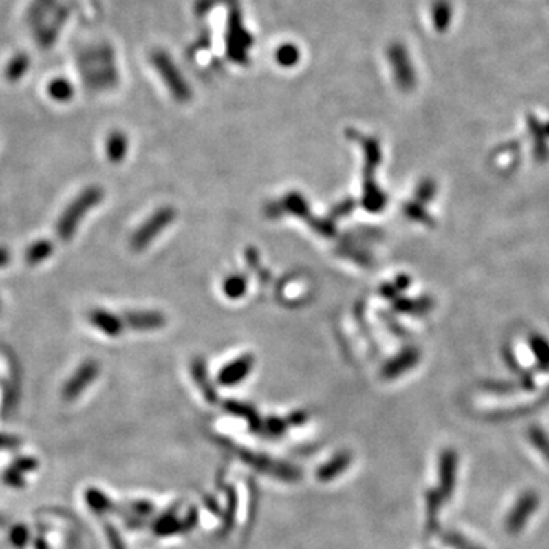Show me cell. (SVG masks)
Returning <instances> with one entry per match:
<instances>
[{
	"label": "cell",
	"instance_id": "cell-1",
	"mask_svg": "<svg viewBox=\"0 0 549 549\" xmlns=\"http://www.w3.org/2000/svg\"><path fill=\"white\" fill-rule=\"evenodd\" d=\"M69 14V6L60 0H34L28 14V23L34 30L35 41L41 47H51L58 39Z\"/></svg>",
	"mask_w": 549,
	"mask_h": 549
},
{
	"label": "cell",
	"instance_id": "cell-2",
	"mask_svg": "<svg viewBox=\"0 0 549 549\" xmlns=\"http://www.w3.org/2000/svg\"><path fill=\"white\" fill-rule=\"evenodd\" d=\"M80 70L84 83L95 90L114 87L118 83L114 51L109 46H95L84 51L80 58Z\"/></svg>",
	"mask_w": 549,
	"mask_h": 549
},
{
	"label": "cell",
	"instance_id": "cell-3",
	"mask_svg": "<svg viewBox=\"0 0 549 549\" xmlns=\"http://www.w3.org/2000/svg\"><path fill=\"white\" fill-rule=\"evenodd\" d=\"M103 199L104 191L100 186H89L76 195V199L69 203L57 223V235L60 240L69 241L76 234L83 217L87 215L96 205H100Z\"/></svg>",
	"mask_w": 549,
	"mask_h": 549
},
{
	"label": "cell",
	"instance_id": "cell-4",
	"mask_svg": "<svg viewBox=\"0 0 549 549\" xmlns=\"http://www.w3.org/2000/svg\"><path fill=\"white\" fill-rule=\"evenodd\" d=\"M150 61L153 67L156 69L158 75L165 83L166 89L171 92L173 96L177 101H188L191 98V89H189L185 76L182 75L179 67L175 66L174 60L162 49H156L151 52Z\"/></svg>",
	"mask_w": 549,
	"mask_h": 549
},
{
	"label": "cell",
	"instance_id": "cell-5",
	"mask_svg": "<svg viewBox=\"0 0 549 549\" xmlns=\"http://www.w3.org/2000/svg\"><path fill=\"white\" fill-rule=\"evenodd\" d=\"M173 217L174 213L173 209L170 208H165V209H160L158 213H154L149 220H147L142 226H140L136 232L135 235L131 237V249L133 250H142L145 249L147 246H149L154 238H156L162 230H164L170 222H173Z\"/></svg>",
	"mask_w": 549,
	"mask_h": 549
},
{
	"label": "cell",
	"instance_id": "cell-6",
	"mask_svg": "<svg viewBox=\"0 0 549 549\" xmlns=\"http://www.w3.org/2000/svg\"><path fill=\"white\" fill-rule=\"evenodd\" d=\"M386 60L392 67L394 78L401 89H411L413 84V67L405 45L392 43L386 49Z\"/></svg>",
	"mask_w": 549,
	"mask_h": 549
},
{
	"label": "cell",
	"instance_id": "cell-7",
	"mask_svg": "<svg viewBox=\"0 0 549 549\" xmlns=\"http://www.w3.org/2000/svg\"><path fill=\"white\" fill-rule=\"evenodd\" d=\"M240 456L243 458L244 461H248L249 466H252L253 469H257L259 471H264V473H272L277 477H279V480L298 481L299 477H301V471L297 467L287 466V464H283V462L272 461L270 458H266V456H261V455L248 453L246 450H241Z\"/></svg>",
	"mask_w": 549,
	"mask_h": 549
},
{
	"label": "cell",
	"instance_id": "cell-8",
	"mask_svg": "<svg viewBox=\"0 0 549 549\" xmlns=\"http://www.w3.org/2000/svg\"><path fill=\"white\" fill-rule=\"evenodd\" d=\"M100 374V365L95 360H86L80 365V368L75 371V374L69 378L65 386V397L67 400L76 398L80 394L89 388L94 383L96 376Z\"/></svg>",
	"mask_w": 549,
	"mask_h": 549
},
{
	"label": "cell",
	"instance_id": "cell-9",
	"mask_svg": "<svg viewBox=\"0 0 549 549\" xmlns=\"http://www.w3.org/2000/svg\"><path fill=\"white\" fill-rule=\"evenodd\" d=\"M89 321L96 330L110 337H116L122 333L124 319L104 308H95L89 313Z\"/></svg>",
	"mask_w": 549,
	"mask_h": 549
},
{
	"label": "cell",
	"instance_id": "cell-10",
	"mask_svg": "<svg viewBox=\"0 0 549 549\" xmlns=\"http://www.w3.org/2000/svg\"><path fill=\"white\" fill-rule=\"evenodd\" d=\"M124 321L130 328L140 330V332L162 327L165 322L164 316L154 312H129L125 314Z\"/></svg>",
	"mask_w": 549,
	"mask_h": 549
},
{
	"label": "cell",
	"instance_id": "cell-11",
	"mask_svg": "<svg viewBox=\"0 0 549 549\" xmlns=\"http://www.w3.org/2000/svg\"><path fill=\"white\" fill-rule=\"evenodd\" d=\"M349 464H351V455L348 452H341L337 453L332 461L323 464V466L316 471V476H318V480L322 482L333 481L349 467Z\"/></svg>",
	"mask_w": 549,
	"mask_h": 549
},
{
	"label": "cell",
	"instance_id": "cell-12",
	"mask_svg": "<svg viewBox=\"0 0 549 549\" xmlns=\"http://www.w3.org/2000/svg\"><path fill=\"white\" fill-rule=\"evenodd\" d=\"M127 150H129V140L122 131H111L105 140V154L111 164H119L122 162Z\"/></svg>",
	"mask_w": 549,
	"mask_h": 549
},
{
	"label": "cell",
	"instance_id": "cell-13",
	"mask_svg": "<svg viewBox=\"0 0 549 549\" xmlns=\"http://www.w3.org/2000/svg\"><path fill=\"white\" fill-rule=\"evenodd\" d=\"M455 471H456V456L453 452H447L441 458V482L442 493L447 497L453 491L455 485Z\"/></svg>",
	"mask_w": 549,
	"mask_h": 549
},
{
	"label": "cell",
	"instance_id": "cell-14",
	"mask_svg": "<svg viewBox=\"0 0 549 549\" xmlns=\"http://www.w3.org/2000/svg\"><path fill=\"white\" fill-rule=\"evenodd\" d=\"M47 95L55 103H69L75 95V87L66 78H55L47 84Z\"/></svg>",
	"mask_w": 549,
	"mask_h": 549
},
{
	"label": "cell",
	"instance_id": "cell-15",
	"mask_svg": "<svg viewBox=\"0 0 549 549\" xmlns=\"http://www.w3.org/2000/svg\"><path fill=\"white\" fill-rule=\"evenodd\" d=\"M534 506H536V497L534 496L530 495V496H524L522 499H520V502L517 504L515 513H511V516L508 519L510 530L517 531L519 528L522 526L524 520H526L528 516L531 515Z\"/></svg>",
	"mask_w": 549,
	"mask_h": 549
},
{
	"label": "cell",
	"instance_id": "cell-16",
	"mask_svg": "<svg viewBox=\"0 0 549 549\" xmlns=\"http://www.w3.org/2000/svg\"><path fill=\"white\" fill-rule=\"evenodd\" d=\"M30 57L26 54H17L8 61V65L5 67V76L6 80L11 83H16L19 80H22L26 75L28 69H30Z\"/></svg>",
	"mask_w": 549,
	"mask_h": 549
},
{
	"label": "cell",
	"instance_id": "cell-17",
	"mask_svg": "<svg viewBox=\"0 0 549 549\" xmlns=\"http://www.w3.org/2000/svg\"><path fill=\"white\" fill-rule=\"evenodd\" d=\"M252 362L249 358H240V360L230 365L229 368L224 369L220 374V382L223 385H234L238 383L243 377H246L250 369Z\"/></svg>",
	"mask_w": 549,
	"mask_h": 549
},
{
	"label": "cell",
	"instance_id": "cell-18",
	"mask_svg": "<svg viewBox=\"0 0 549 549\" xmlns=\"http://www.w3.org/2000/svg\"><path fill=\"white\" fill-rule=\"evenodd\" d=\"M54 246L47 240H39L32 243L26 250V261L30 264H40L52 255Z\"/></svg>",
	"mask_w": 549,
	"mask_h": 549
},
{
	"label": "cell",
	"instance_id": "cell-19",
	"mask_svg": "<svg viewBox=\"0 0 549 549\" xmlns=\"http://www.w3.org/2000/svg\"><path fill=\"white\" fill-rule=\"evenodd\" d=\"M274 58H277L278 65L284 66V67H292L299 61V49H298V46H294L292 43L281 45L277 49Z\"/></svg>",
	"mask_w": 549,
	"mask_h": 549
},
{
	"label": "cell",
	"instance_id": "cell-20",
	"mask_svg": "<svg viewBox=\"0 0 549 549\" xmlns=\"http://www.w3.org/2000/svg\"><path fill=\"white\" fill-rule=\"evenodd\" d=\"M10 263V252L6 249H0V267H3Z\"/></svg>",
	"mask_w": 549,
	"mask_h": 549
}]
</instances>
